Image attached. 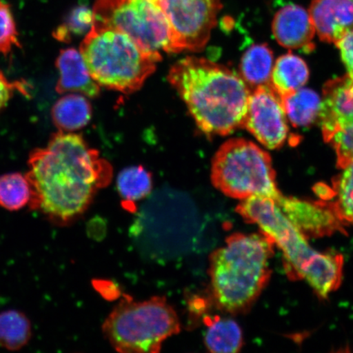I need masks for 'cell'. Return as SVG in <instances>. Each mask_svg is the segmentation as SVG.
<instances>
[{"label":"cell","mask_w":353,"mask_h":353,"mask_svg":"<svg viewBox=\"0 0 353 353\" xmlns=\"http://www.w3.org/2000/svg\"><path fill=\"white\" fill-rule=\"evenodd\" d=\"M30 209L65 225L88 210L99 190L112 182V165L81 135L59 131L46 148L30 152Z\"/></svg>","instance_id":"1"},{"label":"cell","mask_w":353,"mask_h":353,"mask_svg":"<svg viewBox=\"0 0 353 353\" xmlns=\"http://www.w3.org/2000/svg\"><path fill=\"white\" fill-rule=\"evenodd\" d=\"M168 81L206 135H228L242 127L250 90L226 66L189 56L172 65Z\"/></svg>","instance_id":"2"},{"label":"cell","mask_w":353,"mask_h":353,"mask_svg":"<svg viewBox=\"0 0 353 353\" xmlns=\"http://www.w3.org/2000/svg\"><path fill=\"white\" fill-rule=\"evenodd\" d=\"M273 245L263 232L236 233L211 254L212 294L221 310L238 314L253 305L270 279Z\"/></svg>","instance_id":"3"},{"label":"cell","mask_w":353,"mask_h":353,"mask_svg":"<svg viewBox=\"0 0 353 353\" xmlns=\"http://www.w3.org/2000/svg\"><path fill=\"white\" fill-rule=\"evenodd\" d=\"M236 212L247 223L258 225L283 252L290 276L305 280L320 299H326L341 284V254L320 253L282 213L272 199L252 196L242 200Z\"/></svg>","instance_id":"4"},{"label":"cell","mask_w":353,"mask_h":353,"mask_svg":"<svg viewBox=\"0 0 353 353\" xmlns=\"http://www.w3.org/2000/svg\"><path fill=\"white\" fill-rule=\"evenodd\" d=\"M79 52L99 85L130 94L157 70L160 52L145 50L119 30L92 26Z\"/></svg>","instance_id":"5"},{"label":"cell","mask_w":353,"mask_h":353,"mask_svg":"<svg viewBox=\"0 0 353 353\" xmlns=\"http://www.w3.org/2000/svg\"><path fill=\"white\" fill-rule=\"evenodd\" d=\"M105 337L119 352L157 353L181 331L180 320L165 297L135 301L125 296L103 325Z\"/></svg>","instance_id":"6"},{"label":"cell","mask_w":353,"mask_h":353,"mask_svg":"<svg viewBox=\"0 0 353 353\" xmlns=\"http://www.w3.org/2000/svg\"><path fill=\"white\" fill-rule=\"evenodd\" d=\"M211 182L225 196L241 201L261 196L276 202L282 196L270 154L243 139L221 145L212 161Z\"/></svg>","instance_id":"7"},{"label":"cell","mask_w":353,"mask_h":353,"mask_svg":"<svg viewBox=\"0 0 353 353\" xmlns=\"http://www.w3.org/2000/svg\"><path fill=\"white\" fill-rule=\"evenodd\" d=\"M94 26L125 33L149 51L174 54L169 21L157 0H98Z\"/></svg>","instance_id":"8"},{"label":"cell","mask_w":353,"mask_h":353,"mask_svg":"<svg viewBox=\"0 0 353 353\" xmlns=\"http://www.w3.org/2000/svg\"><path fill=\"white\" fill-rule=\"evenodd\" d=\"M319 120L325 142L332 145L341 170L353 161V81L347 74L325 83Z\"/></svg>","instance_id":"9"},{"label":"cell","mask_w":353,"mask_h":353,"mask_svg":"<svg viewBox=\"0 0 353 353\" xmlns=\"http://www.w3.org/2000/svg\"><path fill=\"white\" fill-rule=\"evenodd\" d=\"M169 21L174 52H201L222 10L221 0H157Z\"/></svg>","instance_id":"10"},{"label":"cell","mask_w":353,"mask_h":353,"mask_svg":"<svg viewBox=\"0 0 353 353\" xmlns=\"http://www.w3.org/2000/svg\"><path fill=\"white\" fill-rule=\"evenodd\" d=\"M242 127L268 149H277L288 138L289 127L281 100L271 85H261L250 92Z\"/></svg>","instance_id":"11"},{"label":"cell","mask_w":353,"mask_h":353,"mask_svg":"<svg viewBox=\"0 0 353 353\" xmlns=\"http://www.w3.org/2000/svg\"><path fill=\"white\" fill-rule=\"evenodd\" d=\"M282 213L304 236L322 237L341 232L343 222L329 201H310L282 195L275 202Z\"/></svg>","instance_id":"12"},{"label":"cell","mask_w":353,"mask_h":353,"mask_svg":"<svg viewBox=\"0 0 353 353\" xmlns=\"http://www.w3.org/2000/svg\"><path fill=\"white\" fill-rule=\"evenodd\" d=\"M272 33L276 41L291 50L312 51L314 48V25L305 8L289 4L278 10L272 21Z\"/></svg>","instance_id":"13"},{"label":"cell","mask_w":353,"mask_h":353,"mask_svg":"<svg viewBox=\"0 0 353 353\" xmlns=\"http://www.w3.org/2000/svg\"><path fill=\"white\" fill-rule=\"evenodd\" d=\"M308 12L322 41L335 44L353 30V0H312Z\"/></svg>","instance_id":"14"},{"label":"cell","mask_w":353,"mask_h":353,"mask_svg":"<svg viewBox=\"0 0 353 353\" xmlns=\"http://www.w3.org/2000/svg\"><path fill=\"white\" fill-rule=\"evenodd\" d=\"M56 66L59 72L56 85L59 94L77 92L91 99L99 95L100 86L88 72L81 52L72 48L61 50Z\"/></svg>","instance_id":"15"},{"label":"cell","mask_w":353,"mask_h":353,"mask_svg":"<svg viewBox=\"0 0 353 353\" xmlns=\"http://www.w3.org/2000/svg\"><path fill=\"white\" fill-rule=\"evenodd\" d=\"M92 105L86 96L66 94L52 108V118L59 131L72 132L86 126L92 118Z\"/></svg>","instance_id":"16"},{"label":"cell","mask_w":353,"mask_h":353,"mask_svg":"<svg viewBox=\"0 0 353 353\" xmlns=\"http://www.w3.org/2000/svg\"><path fill=\"white\" fill-rule=\"evenodd\" d=\"M309 78L308 66L301 57L289 54L276 61L271 76V87L280 98L299 90Z\"/></svg>","instance_id":"17"},{"label":"cell","mask_w":353,"mask_h":353,"mask_svg":"<svg viewBox=\"0 0 353 353\" xmlns=\"http://www.w3.org/2000/svg\"><path fill=\"white\" fill-rule=\"evenodd\" d=\"M205 343L208 350L214 353H235L243 346L241 329L232 319L220 316H207Z\"/></svg>","instance_id":"18"},{"label":"cell","mask_w":353,"mask_h":353,"mask_svg":"<svg viewBox=\"0 0 353 353\" xmlns=\"http://www.w3.org/2000/svg\"><path fill=\"white\" fill-rule=\"evenodd\" d=\"M281 100L286 117L295 127L310 126L319 118L321 99L315 91L301 88Z\"/></svg>","instance_id":"19"},{"label":"cell","mask_w":353,"mask_h":353,"mask_svg":"<svg viewBox=\"0 0 353 353\" xmlns=\"http://www.w3.org/2000/svg\"><path fill=\"white\" fill-rule=\"evenodd\" d=\"M273 69L272 52L266 44H255L243 55L241 63L242 79L253 88L271 85Z\"/></svg>","instance_id":"20"},{"label":"cell","mask_w":353,"mask_h":353,"mask_svg":"<svg viewBox=\"0 0 353 353\" xmlns=\"http://www.w3.org/2000/svg\"><path fill=\"white\" fill-rule=\"evenodd\" d=\"M32 337V325L24 313L8 310L0 313V346L20 350Z\"/></svg>","instance_id":"21"},{"label":"cell","mask_w":353,"mask_h":353,"mask_svg":"<svg viewBox=\"0 0 353 353\" xmlns=\"http://www.w3.org/2000/svg\"><path fill=\"white\" fill-rule=\"evenodd\" d=\"M30 186L26 174L10 173L0 176V206L10 211L29 204Z\"/></svg>","instance_id":"22"},{"label":"cell","mask_w":353,"mask_h":353,"mask_svg":"<svg viewBox=\"0 0 353 353\" xmlns=\"http://www.w3.org/2000/svg\"><path fill=\"white\" fill-rule=\"evenodd\" d=\"M117 188L125 201H139L149 195L152 191V174L143 166L126 168L118 176Z\"/></svg>","instance_id":"23"},{"label":"cell","mask_w":353,"mask_h":353,"mask_svg":"<svg viewBox=\"0 0 353 353\" xmlns=\"http://www.w3.org/2000/svg\"><path fill=\"white\" fill-rule=\"evenodd\" d=\"M333 179L334 210L343 223L353 225V161Z\"/></svg>","instance_id":"24"},{"label":"cell","mask_w":353,"mask_h":353,"mask_svg":"<svg viewBox=\"0 0 353 353\" xmlns=\"http://www.w3.org/2000/svg\"><path fill=\"white\" fill-rule=\"evenodd\" d=\"M94 26V12L86 6L74 8L57 28L52 37L63 43H69L74 37L87 34Z\"/></svg>","instance_id":"25"},{"label":"cell","mask_w":353,"mask_h":353,"mask_svg":"<svg viewBox=\"0 0 353 353\" xmlns=\"http://www.w3.org/2000/svg\"><path fill=\"white\" fill-rule=\"evenodd\" d=\"M14 48H21L14 17L10 6L0 1V54L7 57Z\"/></svg>","instance_id":"26"},{"label":"cell","mask_w":353,"mask_h":353,"mask_svg":"<svg viewBox=\"0 0 353 353\" xmlns=\"http://www.w3.org/2000/svg\"><path fill=\"white\" fill-rule=\"evenodd\" d=\"M28 83L24 81H10L2 70H0V113L7 107L16 92L28 96Z\"/></svg>","instance_id":"27"},{"label":"cell","mask_w":353,"mask_h":353,"mask_svg":"<svg viewBox=\"0 0 353 353\" xmlns=\"http://www.w3.org/2000/svg\"><path fill=\"white\" fill-rule=\"evenodd\" d=\"M346 66L347 77L353 81V30L335 43Z\"/></svg>","instance_id":"28"},{"label":"cell","mask_w":353,"mask_h":353,"mask_svg":"<svg viewBox=\"0 0 353 353\" xmlns=\"http://www.w3.org/2000/svg\"><path fill=\"white\" fill-rule=\"evenodd\" d=\"M314 192L321 201H329L334 197L333 188H330L327 185L323 183L316 184L314 187Z\"/></svg>","instance_id":"29"}]
</instances>
